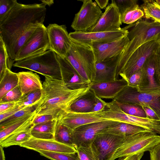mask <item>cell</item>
Here are the masks:
<instances>
[{
	"instance_id": "1",
	"label": "cell",
	"mask_w": 160,
	"mask_h": 160,
	"mask_svg": "<svg viewBox=\"0 0 160 160\" xmlns=\"http://www.w3.org/2000/svg\"><path fill=\"white\" fill-rule=\"evenodd\" d=\"M42 3L24 4L18 3L1 22L0 37L11 58L18 40L31 30L43 24L46 13Z\"/></svg>"
},
{
	"instance_id": "2",
	"label": "cell",
	"mask_w": 160,
	"mask_h": 160,
	"mask_svg": "<svg viewBox=\"0 0 160 160\" xmlns=\"http://www.w3.org/2000/svg\"><path fill=\"white\" fill-rule=\"evenodd\" d=\"M45 77L40 101L36 106L37 116L51 115L59 120L70 111L76 100L90 90L89 86L72 89L61 79Z\"/></svg>"
},
{
	"instance_id": "3",
	"label": "cell",
	"mask_w": 160,
	"mask_h": 160,
	"mask_svg": "<svg viewBox=\"0 0 160 160\" xmlns=\"http://www.w3.org/2000/svg\"><path fill=\"white\" fill-rule=\"evenodd\" d=\"M131 28L128 37L129 42L122 53L117 70L118 78L125 63L132 54L139 47L149 41L157 40L160 37V23L142 18L127 26Z\"/></svg>"
},
{
	"instance_id": "4",
	"label": "cell",
	"mask_w": 160,
	"mask_h": 160,
	"mask_svg": "<svg viewBox=\"0 0 160 160\" xmlns=\"http://www.w3.org/2000/svg\"><path fill=\"white\" fill-rule=\"evenodd\" d=\"M71 48L65 58L80 75L89 84L93 82L96 76V59L90 45L71 39Z\"/></svg>"
},
{
	"instance_id": "5",
	"label": "cell",
	"mask_w": 160,
	"mask_h": 160,
	"mask_svg": "<svg viewBox=\"0 0 160 160\" xmlns=\"http://www.w3.org/2000/svg\"><path fill=\"white\" fill-rule=\"evenodd\" d=\"M13 66L27 69L45 77L62 80L60 65L57 54L50 50L30 58L15 61Z\"/></svg>"
},
{
	"instance_id": "6",
	"label": "cell",
	"mask_w": 160,
	"mask_h": 160,
	"mask_svg": "<svg viewBox=\"0 0 160 160\" xmlns=\"http://www.w3.org/2000/svg\"><path fill=\"white\" fill-rule=\"evenodd\" d=\"M159 143L160 136L152 131L126 136L123 143L115 152L110 160L149 151Z\"/></svg>"
},
{
	"instance_id": "7",
	"label": "cell",
	"mask_w": 160,
	"mask_h": 160,
	"mask_svg": "<svg viewBox=\"0 0 160 160\" xmlns=\"http://www.w3.org/2000/svg\"><path fill=\"white\" fill-rule=\"evenodd\" d=\"M50 45L47 27L38 26L19 51L14 62L30 58L49 50Z\"/></svg>"
},
{
	"instance_id": "8",
	"label": "cell",
	"mask_w": 160,
	"mask_h": 160,
	"mask_svg": "<svg viewBox=\"0 0 160 160\" xmlns=\"http://www.w3.org/2000/svg\"><path fill=\"white\" fill-rule=\"evenodd\" d=\"M118 102L136 104L151 108L160 118V94L141 93L127 85L114 99Z\"/></svg>"
},
{
	"instance_id": "9",
	"label": "cell",
	"mask_w": 160,
	"mask_h": 160,
	"mask_svg": "<svg viewBox=\"0 0 160 160\" xmlns=\"http://www.w3.org/2000/svg\"><path fill=\"white\" fill-rule=\"evenodd\" d=\"M80 1L83 4L75 14L71 27L75 31L88 32L96 24L102 13L100 8L92 0Z\"/></svg>"
},
{
	"instance_id": "10",
	"label": "cell",
	"mask_w": 160,
	"mask_h": 160,
	"mask_svg": "<svg viewBox=\"0 0 160 160\" xmlns=\"http://www.w3.org/2000/svg\"><path fill=\"white\" fill-rule=\"evenodd\" d=\"M159 47L158 40L149 41L140 46L128 58L119 76L127 82L132 74L141 70L146 59Z\"/></svg>"
},
{
	"instance_id": "11",
	"label": "cell",
	"mask_w": 160,
	"mask_h": 160,
	"mask_svg": "<svg viewBox=\"0 0 160 160\" xmlns=\"http://www.w3.org/2000/svg\"><path fill=\"white\" fill-rule=\"evenodd\" d=\"M126 137L108 133L97 134L91 145L97 160H110L115 152L123 143Z\"/></svg>"
},
{
	"instance_id": "12",
	"label": "cell",
	"mask_w": 160,
	"mask_h": 160,
	"mask_svg": "<svg viewBox=\"0 0 160 160\" xmlns=\"http://www.w3.org/2000/svg\"><path fill=\"white\" fill-rule=\"evenodd\" d=\"M50 49L59 56L65 58L70 49L72 42L64 25L56 23L49 24L47 27Z\"/></svg>"
},
{
	"instance_id": "13",
	"label": "cell",
	"mask_w": 160,
	"mask_h": 160,
	"mask_svg": "<svg viewBox=\"0 0 160 160\" xmlns=\"http://www.w3.org/2000/svg\"><path fill=\"white\" fill-rule=\"evenodd\" d=\"M128 31L124 28L109 32H88L74 31L69 33L71 39L91 45L93 43H104L116 40L128 35Z\"/></svg>"
},
{
	"instance_id": "14",
	"label": "cell",
	"mask_w": 160,
	"mask_h": 160,
	"mask_svg": "<svg viewBox=\"0 0 160 160\" xmlns=\"http://www.w3.org/2000/svg\"><path fill=\"white\" fill-rule=\"evenodd\" d=\"M155 52L146 59L141 68V79L136 88L140 93L160 94V84L158 82L155 74Z\"/></svg>"
},
{
	"instance_id": "15",
	"label": "cell",
	"mask_w": 160,
	"mask_h": 160,
	"mask_svg": "<svg viewBox=\"0 0 160 160\" xmlns=\"http://www.w3.org/2000/svg\"><path fill=\"white\" fill-rule=\"evenodd\" d=\"M118 122L109 120L88 123L76 128L74 130L75 148L80 146H91L97 134Z\"/></svg>"
},
{
	"instance_id": "16",
	"label": "cell",
	"mask_w": 160,
	"mask_h": 160,
	"mask_svg": "<svg viewBox=\"0 0 160 160\" xmlns=\"http://www.w3.org/2000/svg\"><path fill=\"white\" fill-rule=\"evenodd\" d=\"M121 14L113 0L106 8L96 24L88 32H109L120 30Z\"/></svg>"
},
{
	"instance_id": "17",
	"label": "cell",
	"mask_w": 160,
	"mask_h": 160,
	"mask_svg": "<svg viewBox=\"0 0 160 160\" xmlns=\"http://www.w3.org/2000/svg\"><path fill=\"white\" fill-rule=\"evenodd\" d=\"M129 42V40L127 35L112 42L93 43L90 46L93 50L96 62L122 53Z\"/></svg>"
},
{
	"instance_id": "18",
	"label": "cell",
	"mask_w": 160,
	"mask_h": 160,
	"mask_svg": "<svg viewBox=\"0 0 160 160\" xmlns=\"http://www.w3.org/2000/svg\"><path fill=\"white\" fill-rule=\"evenodd\" d=\"M56 54L60 65L62 80L68 88L77 89L89 86V83L80 75L66 58Z\"/></svg>"
},
{
	"instance_id": "19",
	"label": "cell",
	"mask_w": 160,
	"mask_h": 160,
	"mask_svg": "<svg viewBox=\"0 0 160 160\" xmlns=\"http://www.w3.org/2000/svg\"><path fill=\"white\" fill-rule=\"evenodd\" d=\"M20 146L36 151L43 150L69 153L77 152L75 147L60 143L54 139H40L33 137Z\"/></svg>"
},
{
	"instance_id": "20",
	"label": "cell",
	"mask_w": 160,
	"mask_h": 160,
	"mask_svg": "<svg viewBox=\"0 0 160 160\" xmlns=\"http://www.w3.org/2000/svg\"><path fill=\"white\" fill-rule=\"evenodd\" d=\"M122 53L96 62V76L92 83L112 81L118 79L117 75V70Z\"/></svg>"
},
{
	"instance_id": "21",
	"label": "cell",
	"mask_w": 160,
	"mask_h": 160,
	"mask_svg": "<svg viewBox=\"0 0 160 160\" xmlns=\"http://www.w3.org/2000/svg\"><path fill=\"white\" fill-rule=\"evenodd\" d=\"M127 85V82L122 78L112 81L92 83L88 86L97 97L113 99Z\"/></svg>"
},
{
	"instance_id": "22",
	"label": "cell",
	"mask_w": 160,
	"mask_h": 160,
	"mask_svg": "<svg viewBox=\"0 0 160 160\" xmlns=\"http://www.w3.org/2000/svg\"><path fill=\"white\" fill-rule=\"evenodd\" d=\"M109 120L103 118L96 112H76L69 111L60 119V122L74 130L76 128L88 123Z\"/></svg>"
},
{
	"instance_id": "23",
	"label": "cell",
	"mask_w": 160,
	"mask_h": 160,
	"mask_svg": "<svg viewBox=\"0 0 160 160\" xmlns=\"http://www.w3.org/2000/svg\"><path fill=\"white\" fill-rule=\"evenodd\" d=\"M37 115L24 125L0 141V145L6 148L13 145H19L28 141L32 136L31 130L33 126V121Z\"/></svg>"
},
{
	"instance_id": "24",
	"label": "cell",
	"mask_w": 160,
	"mask_h": 160,
	"mask_svg": "<svg viewBox=\"0 0 160 160\" xmlns=\"http://www.w3.org/2000/svg\"><path fill=\"white\" fill-rule=\"evenodd\" d=\"M18 86L22 96L38 89L42 90V84L39 76L31 71H22L17 73Z\"/></svg>"
},
{
	"instance_id": "25",
	"label": "cell",
	"mask_w": 160,
	"mask_h": 160,
	"mask_svg": "<svg viewBox=\"0 0 160 160\" xmlns=\"http://www.w3.org/2000/svg\"><path fill=\"white\" fill-rule=\"evenodd\" d=\"M149 131H151L141 127L118 122L105 128L99 133H108L126 137L140 132Z\"/></svg>"
},
{
	"instance_id": "26",
	"label": "cell",
	"mask_w": 160,
	"mask_h": 160,
	"mask_svg": "<svg viewBox=\"0 0 160 160\" xmlns=\"http://www.w3.org/2000/svg\"><path fill=\"white\" fill-rule=\"evenodd\" d=\"M97 102V97L90 90L76 100L71 106L70 111L76 112H91Z\"/></svg>"
},
{
	"instance_id": "27",
	"label": "cell",
	"mask_w": 160,
	"mask_h": 160,
	"mask_svg": "<svg viewBox=\"0 0 160 160\" xmlns=\"http://www.w3.org/2000/svg\"><path fill=\"white\" fill-rule=\"evenodd\" d=\"M58 119L34 125L31 130L32 137L40 139H54L56 127Z\"/></svg>"
},
{
	"instance_id": "28",
	"label": "cell",
	"mask_w": 160,
	"mask_h": 160,
	"mask_svg": "<svg viewBox=\"0 0 160 160\" xmlns=\"http://www.w3.org/2000/svg\"><path fill=\"white\" fill-rule=\"evenodd\" d=\"M74 130L62 124L58 120L56 127L54 140L60 143L75 148Z\"/></svg>"
},
{
	"instance_id": "29",
	"label": "cell",
	"mask_w": 160,
	"mask_h": 160,
	"mask_svg": "<svg viewBox=\"0 0 160 160\" xmlns=\"http://www.w3.org/2000/svg\"><path fill=\"white\" fill-rule=\"evenodd\" d=\"M18 82L17 73L7 69L0 78V99L8 92L18 86Z\"/></svg>"
},
{
	"instance_id": "30",
	"label": "cell",
	"mask_w": 160,
	"mask_h": 160,
	"mask_svg": "<svg viewBox=\"0 0 160 160\" xmlns=\"http://www.w3.org/2000/svg\"><path fill=\"white\" fill-rule=\"evenodd\" d=\"M36 116L35 110L32 113L12 122L0 128V141L18 129Z\"/></svg>"
},
{
	"instance_id": "31",
	"label": "cell",
	"mask_w": 160,
	"mask_h": 160,
	"mask_svg": "<svg viewBox=\"0 0 160 160\" xmlns=\"http://www.w3.org/2000/svg\"><path fill=\"white\" fill-rule=\"evenodd\" d=\"M140 7L143 11V18L152 19L153 21L160 23V5L156 0H144Z\"/></svg>"
},
{
	"instance_id": "32",
	"label": "cell",
	"mask_w": 160,
	"mask_h": 160,
	"mask_svg": "<svg viewBox=\"0 0 160 160\" xmlns=\"http://www.w3.org/2000/svg\"><path fill=\"white\" fill-rule=\"evenodd\" d=\"M144 15L143 11L137 4L121 15L122 21L124 23L131 24L142 19Z\"/></svg>"
},
{
	"instance_id": "33",
	"label": "cell",
	"mask_w": 160,
	"mask_h": 160,
	"mask_svg": "<svg viewBox=\"0 0 160 160\" xmlns=\"http://www.w3.org/2000/svg\"><path fill=\"white\" fill-rule=\"evenodd\" d=\"M14 62L9 56L5 44L0 37V78L7 69H11Z\"/></svg>"
},
{
	"instance_id": "34",
	"label": "cell",
	"mask_w": 160,
	"mask_h": 160,
	"mask_svg": "<svg viewBox=\"0 0 160 160\" xmlns=\"http://www.w3.org/2000/svg\"><path fill=\"white\" fill-rule=\"evenodd\" d=\"M37 152L40 154L52 160H80L76 153L52 152L43 150Z\"/></svg>"
},
{
	"instance_id": "35",
	"label": "cell",
	"mask_w": 160,
	"mask_h": 160,
	"mask_svg": "<svg viewBox=\"0 0 160 160\" xmlns=\"http://www.w3.org/2000/svg\"><path fill=\"white\" fill-rule=\"evenodd\" d=\"M118 103L122 110L127 114L137 117L146 118V113L141 106Z\"/></svg>"
},
{
	"instance_id": "36",
	"label": "cell",
	"mask_w": 160,
	"mask_h": 160,
	"mask_svg": "<svg viewBox=\"0 0 160 160\" xmlns=\"http://www.w3.org/2000/svg\"><path fill=\"white\" fill-rule=\"evenodd\" d=\"M37 105V104L30 106L18 111L11 116L0 122V128L12 122L32 113L35 110Z\"/></svg>"
},
{
	"instance_id": "37",
	"label": "cell",
	"mask_w": 160,
	"mask_h": 160,
	"mask_svg": "<svg viewBox=\"0 0 160 160\" xmlns=\"http://www.w3.org/2000/svg\"><path fill=\"white\" fill-rule=\"evenodd\" d=\"M17 2L16 0H0V22L5 19Z\"/></svg>"
},
{
	"instance_id": "38",
	"label": "cell",
	"mask_w": 160,
	"mask_h": 160,
	"mask_svg": "<svg viewBox=\"0 0 160 160\" xmlns=\"http://www.w3.org/2000/svg\"><path fill=\"white\" fill-rule=\"evenodd\" d=\"M80 160H97L91 146H80L75 147Z\"/></svg>"
},
{
	"instance_id": "39",
	"label": "cell",
	"mask_w": 160,
	"mask_h": 160,
	"mask_svg": "<svg viewBox=\"0 0 160 160\" xmlns=\"http://www.w3.org/2000/svg\"><path fill=\"white\" fill-rule=\"evenodd\" d=\"M22 96V94L18 86L8 92L0 99V103L7 102H17Z\"/></svg>"
},
{
	"instance_id": "40",
	"label": "cell",
	"mask_w": 160,
	"mask_h": 160,
	"mask_svg": "<svg viewBox=\"0 0 160 160\" xmlns=\"http://www.w3.org/2000/svg\"><path fill=\"white\" fill-rule=\"evenodd\" d=\"M121 15L137 4V0H113Z\"/></svg>"
},
{
	"instance_id": "41",
	"label": "cell",
	"mask_w": 160,
	"mask_h": 160,
	"mask_svg": "<svg viewBox=\"0 0 160 160\" xmlns=\"http://www.w3.org/2000/svg\"><path fill=\"white\" fill-rule=\"evenodd\" d=\"M42 93V90L38 89L22 96L17 101L19 102H36L39 101Z\"/></svg>"
},
{
	"instance_id": "42",
	"label": "cell",
	"mask_w": 160,
	"mask_h": 160,
	"mask_svg": "<svg viewBox=\"0 0 160 160\" xmlns=\"http://www.w3.org/2000/svg\"><path fill=\"white\" fill-rule=\"evenodd\" d=\"M142 75V71L140 70L132 74L128 79V85L136 88L140 81Z\"/></svg>"
},
{
	"instance_id": "43",
	"label": "cell",
	"mask_w": 160,
	"mask_h": 160,
	"mask_svg": "<svg viewBox=\"0 0 160 160\" xmlns=\"http://www.w3.org/2000/svg\"><path fill=\"white\" fill-rule=\"evenodd\" d=\"M155 67L156 78L160 84V47L155 52Z\"/></svg>"
},
{
	"instance_id": "44",
	"label": "cell",
	"mask_w": 160,
	"mask_h": 160,
	"mask_svg": "<svg viewBox=\"0 0 160 160\" xmlns=\"http://www.w3.org/2000/svg\"><path fill=\"white\" fill-rule=\"evenodd\" d=\"M57 119L51 115H44L36 116L33 121V124L36 125Z\"/></svg>"
},
{
	"instance_id": "45",
	"label": "cell",
	"mask_w": 160,
	"mask_h": 160,
	"mask_svg": "<svg viewBox=\"0 0 160 160\" xmlns=\"http://www.w3.org/2000/svg\"><path fill=\"white\" fill-rule=\"evenodd\" d=\"M22 109L19 106L17 105L14 107L0 114V122L11 116L16 112Z\"/></svg>"
},
{
	"instance_id": "46",
	"label": "cell",
	"mask_w": 160,
	"mask_h": 160,
	"mask_svg": "<svg viewBox=\"0 0 160 160\" xmlns=\"http://www.w3.org/2000/svg\"><path fill=\"white\" fill-rule=\"evenodd\" d=\"M97 102L91 112H100L106 108V102L102 98L97 96Z\"/></svg>"
},
{
	"instance_id": "47",
	"label": "cell",
	"mask_w": 160,
	"mask_h": 160,
	"mask_svg": "<svg viewBox=\"0 0 160 160\" xmlns=\"http://www.w3.org/2000/svg\"><path fill=\"white\" fill-rule=\"evenodd\" d=\"M149 152L150 160H160V143L155 146Z\"/></svg>"
},
{
	"instance_id": "48",
	"label": "cell",
	"mask_w": 160,
	"mask_h": 160,
	"mask_svg": "<svg viewBox=\"0 0 160 160\" xmlns=\"http://www.w3.org/2000/svg\"><path fill=\"white\" fill-rule=\"evenodd\" d=\"M146 113V118L153 120L160 121V118L153 110L146 106H142Z\"/></svg>"
},
{
	"instance_id": "49",
	"label": "cell",
	"mask_w": 160,
	"mask_h": 160,
	"mask_svg": "<svg viewBox=\"0 0 160 160\" xmlns=\"http://www.w3.org/2000/svg\"><path fill=\"white\" fill-rule=\"evenodd\" d=\"M17 105V102L0 103V114L14 107Z\"/></svg>"
},
{
	"instance_id": "50",
	"label": "cell",
	"mask_w": 160,
	"mask_h": 160,
	"mask_svg": "<svg viewBox=\"0 0 160 160\" xmlns=\"http://www.w3.org/2000/svg\"><path fill=\"white\" fill-rule=\"evenodd\" d=\"M144 154L142 152L121 157L118 160H140Z\"/></svg>"
},
{
	"instance_id": "51",
	"label": "cell",
	"mask_w": 160,
	"mask_h": 160,
	"mask_svg": "<svg viewBox=\"0 0 160 160\" xmlns=\"http://www.w3.org/2000/svg\"><path fill=\"white\" fill-rule=\"evenodd\" d=\"M108 2V0H96L95 1V2L98 6L101 9H106Z\"/></svg>"
},
{
	"instance_id": "52",
	"label": "cell",
	"mask_w": 160,
	"mask_h": 160,
	"mask_svg": "<svg viewBox=\"0 0 160 160\" xmlns=\"http://www.w3.org/2000/svg\"><path fill=\"white\" fill-rule=\"evenodd\" d=\"M41 1L45 6L47 5L49 6H51L54 3L53 0H41Z\"/></svg>"
},
{
	"instance_id": "53",
	"label": "cell",
	"mask_w": 160,
	"mask_h": 160,
	"mask_svg": "<svg viewBox=\"0 0 160 160\" xmlns=\"http://www.w3.org/2000/svg\"><path fill=\"white\" fill-rule=\"evenodd\" d=\"M0 160H5V156L3 148L0 146Z\"/></svg>"
},
{
	"instance_id": "54",
	"label": "cell",
	"mask_w": 160,
	"mask_h": 160,
	"mask_svg": "<svg viewBox=\"0 0 160 160\" xmlns=\"http://www.w3.org/2000/svg\"><path fill=\"white\" fill-rule=\"evenodd\" d=\"M158 42L159 43L160 47V37L158 39Z\"/></svg>"
},
{
	"instance_id": "55",
	"label": "cell",
	"mask_w": 160,
	"mask_h": 160,
	"mask_svg": "<svg viewBox=\"0 0 160 160\" xmlns=\"http://www.w3.org/2000/svg\"><path fill=\"white\" fill-rule=\"evenodd\" d=\"M156 1L160 5V0H156Z\"/></svg>"
}]
</instances>
